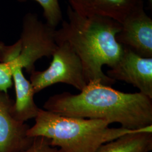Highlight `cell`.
<instances>
[{
    "instance_id": "6da1fadb",
    "label": "cell",
    "mask_w": 152,
    "mask_h": 152,
    "mask_svg": "<svg viewBox=\"0 0 152 152\" xmlns=\"http://www.w3.org/2000/svg\"><path fill=\"white\" fill-rule=\"evenodd\" d=\"M44 108L65 117L118 123L132 130L152 125V99L140 92H121L99 82H89L78 94L63 92L51 96Z\"/></svg>"
},
{
    "instance_id": "7a4b0ae2",
    "label": "cell",
    "mask_w": 152,
    "mask_h": 152,
    "mask_svg": "<svg viewBox=\"0 0 152 152\" xmlns=\"http://www.w3.org/2000/svg\"><path fill=\"white\" fill-rule=\"evenodd\" d=\"M67 19L55 32L56 45L66 43L81 60L87 83L97 81L110 86L115 81L103 71L104 65L112 68L120 60L124 46L116 40L121 24L103 16H82L69 6Z\"/></svg>"
},
{
    "instance_id": "3957f363",
    "label": "cell",
    "mask_w": 152,
    "mask_h": 152,
    "mask_svg": "<svg viewBox=\"0 0 152 152\" xmlns=\"http://www.w3.org/2000/svg\"><path fill=\"white\" fill-rule=\"evenodd\" d=\"M34 119L28 136L47 138L59 152H95L104 144L135 131L109 127L105 120L68 117L40 108Z\"/></svg>"
},
{
    "instance_id": "277c9868",
    "label": "cell",
    "mask_w": 152,
    "mask_h": 152,
    "mask_svg": "<svg viewBox=\"0 0 152 152\" xmlns=\"http://www.w3.org/2000/svg\"><path fill=\"white\" fill-rule=\"evenodd\" d=\"M55 30L40 20L36 14L27 13L23 19L19 39L20 51L18 57L11 61L14 68H24L31 74L35 71L34 64L37 60L52 56L58 47L55 41Z\"/></svg>"
},
{
    "instance_id": "5b68a950",
    "label": "cell",
    "mask_w": 152,
    "mask_h": 152,
    "mask_svg": "<svg viewBox=\"0 0 152 152\" xmlns=\"http://www.w3.org/2000/svg\"><path fill=\"white\" fill-rule=\"evenodd\" d=\"M46 70L33 71L30 82L35 94L56 83H63L82 91L87 85L81 60L66 43L58 44Z\"/></svg>"
},
{
    "instance_id": "8992f818",
    "label": "cell",
    "mask_w": 152,
    "mask_h": 152,
    "mask_svg": "<svg viewBox=\"0 0 152 152\" xmlns=\"http://www.w3.org/2000/svg\"><path fill=\"white\" fill-rule=\"evenodd\" d=\"M107 76L136 87L139 92L152 99V58H143L124 46L120 60L107 71Z\"/></svg>"
},
{
    "instance_id": "52a82bcc",
    "label": "cell",
    "mask_w": 152,
    "mask_h": 152,
    "mask_svg": "<svg viewBox=\"0 0 152 152\" xmlns=\"http://www.w3.org/2000/svg\"><path fill=\"white\" fill-rule=\"evenodd\" d=\"M116 40L143 58H152V19L144 7L134 11L121 23Z\"/></svg>"
},
{
    "instance_id": "ba28073f",
    "label": "cell",
    "mask_w": 152,
    "mask_h": 152,
    "mask_svg": "<svg viewBox=\"0 0 152 152\" xmlns=\"http://www.w3.org/2000/svg\"><path fill=\"white\" fill-rule=\"evenodd\" d=\"M14 103L7 92L0 91V152H23L34 139L27 135L29 126L14 117Z\"/></svg>"
},
{
    "instance_id": "9c48e42d",
    "label": "cell",
    "mask_w": 152,
    "mask_h": 152,
    "mask_svg": "<svg viewBox=\"0 0 152 152\" xmlns=\"http://www.w3.org/2000/svg\"><path fill=\"white\" fill-rule=\"evenodd\" d=\"M71 8L85 16L111 18L121 24L132 12L144 7L143 0H68Z\"/></svg>"
},
{
    "instance_id": "30bf717a",
    "label": "cell",
    "mask_w": 152,
    "mask_h": 152,
    "mask_svg": "<svg viewBox=\"0 0 152 152\" xmlns=\"http://www.w3.org/2000/svg\"><path fill=\"white\" fill-rule=\"evenodd\" d=\"M16 99L12 107V114L15 120L25 123L35 118L39 108L34 101V92L31 82L26 79L23 69L16 66L12 72Z\"/></svg>"
},
{
    "instance_id": "8fae6325",
    "label": "cell",
    "mask_w": 152,
    "mask_h": 152,
    "mask_svg": "<svg viewBox=\"0 0 152 152\" xmlns=\"http://www.w3.org/2000/svg\"><path fill=\"white\" fill-rule=\"evenodd\" d=\"M152 150V125L106 142L95 152H150Z\"/></svg>"
},
{
    "instance_id": "7c38bea8",
    "label": "cell",
    "mask_w": 152,
    "mask_h": 152,
    "mask_svg": "<svg viewBox=\"0 0 152 152\" xmlns=\"http://www.w3.org/2000/svg\"><path fill=\"white\" fill-rule=\"evenodd\" d=\"M19 2H26L27 0H17ZM38 2L44 10L46 23L51 27L55 28L62 22L63 14L61 10L59 0H33Z\"/></svg>"
},
{
    "instance_id": "4fadbf2b",
    "label": "cell",
    "mask_w": 152,
    "mask_h": 152,
    "mask_svg": "<svg viewBox=\"0 0 152 152\" xmlns=\"http://www.w3.org/2000/svg\"><path fill=\"white\" fill-rule=\"evenodd\" d=\"M13 69L10 63L0 62V91L7 92L12 85Z\"/></svg>"
},
{
    "instance_id": "5bb4252c",
    "label": "cell",
    "mask_w": 152,
    "mask_h": 152,
    "mask_svg": "<svg viewBox=\"0 0 152 152\" xmlns=\"http://www.w3.org/2000/svg\"><path fill=\"white\" fill-rule=\"evenodd\" d=\"M21 152H59L52 147L49 139L42 136L36 137L32 144L27 149Z\"/></svg>"
},
{
    "instance_id": "9a60e30c",
    "label": "cell",
    "mask_w": 152,
    "mask_h": 152,
    "mask_svg": "<svg viewBox=\"0 0 152 152\" xmlns=\"http://www.w3.org/2000/svg\"><path fill=\"white\" fill-rule=\"evenodd\" d=\"M148 3V6H149V8L151 10H152V0H147Z\"/></svg>"
}]
</instances>
